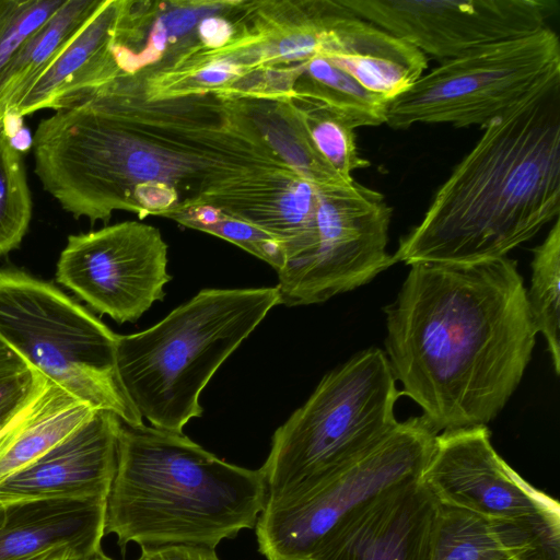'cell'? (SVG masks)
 I'll list each match as a JSON object with an SVG mask.
<instances>
[{
    "label": "cell",
    "mask_w": 560,
    "mask_h": 560,
    "mask_svg": "<svg viewBox=\"0 0 560 560\" xmlns=\"http://www.w3.org/2000/svg\"><path fill=\"white\" fill-rule=\"evenodd\" d=\"M230 102L214 93L151 98L138 75H118L39 121L35 173L63 210L94 223L136 212L150 187L183 206L230 179L288 166Z\"/></svg>",
    "instance_id": "6da1fadb"
},
{
    "label": "cell",
    "mask_w": 560,
    "mask_h": 560,
    "mask_svg": "<svg viewBox=\"0 0 560 560\" xmlns=\"http://www.w3.org/2000/svg\"><path fill=\"white\" fill-rule=\"evenodd\" d=\"M526 290L508 256L410 265L385 307V354L438 433L486 425L517 388L538 334Z\"/></svg>",
    "instance_id": "7a4b0ae2"
},
{
    "label": "cell",
    "mask_w": 560,
    "mask_h": 560,
    "mask_svg": "<svg viewBox=\"0 0 560 560\" xmlns=\"http://www.w3.org/2000/svg\"><path fill=\"white\" fill-rule=\"evenodd\" d=\"M560 213V75L489 122L399 240L396 262L506 257Z\"/></svg>",
    "instance_id": "3957f363"
},
{
    "label": "cell",
    "mask_w": 560,
    "mask_h": 560,
    "mask_svg": "<svg viewBox=\"0 0 560 560\" xmlns=\"http://www.w3.org/2000/svg\"><path fill=\"white\" fill-rule=\"evenodd\" d=\"M268 489L262 471L230 464L183 432L121 421L105 534L129 542L215 548L253 528Z\"/></svg>",
    "instance_id": "277c9868"
},
{
    "label": "cell",
    "mask_w": 560,
    "mask_h": 560,
    "mask_svg": "<svg viewBox=\"0 0 560 560\" xmlns=\"http://www.w3.org/2000/svg\"><path fill=\"white\" fill-rule=\"evenodd\" d=\"M279 304L276 287L202 289L152 327L118 335L122 387L154 428L183 432L220 365Z\"/></svg>",
    "instance_id": "5b68a950"
},
{
    "label": "cell",
    "mask_w": 560,
    "mask_h": 560,
    "mask_svg": "<svg viewBox=\"0 0 560 560\" xmlns=\"http://www.w3.org/2000/svg\"><path fill=\"white\" fill-rule=\"evenodd\" d=\"M117 337L54 284L0 269V339L48 383L127 424H142L118 375Z\"/></svg>",
    "instance_id": "8992f818"
},
{
    "label": "cell",
    "mask_w": 560,
    "mask_h": 560,
    "mask_svg": "<svg viewBox=\"0 0 560 560\" xmlns=\"http://www.w3.org/2000/svg\"><path fill=\"white\" fill-rule=\"evenodd\" d=\"M438 432L411 417L353 457L267 498L256 522L258 551L267 560H315L336 527L381 493L419 479Z\"/></svg>",
    "instance_id": "52a82bcc"
},
{
    "label": "cell",
    "mask_w": 560,
    "mask_h": 560,
    "mask_svg": "<svg viewBox=\"0 0 560 560\" xmlns=\"http://www.w3.org/2000/svg\"><path fill=\"white\" fill-rule=\"evenodd\" d=\"M400 395L380 348L362 350L328 372L271 438L270 452L260 467L268 497L382 439L398 422L395 405Z\"/></svg>",
    "instance_id": "ba28073f"
},
{
    "label": "cell",
    "mask_w": 560,
    "mask_h": 560,
    "mask_svg": "<svg viewBox=\"0 0 560 560\" xmlns=\"http://www.w3.org/2000/svg\"><path fill=\"white\" fill-rule=\"evenodd\" d=\"M557 75L559 37L545 27L443 60L388 102L385 124L393 129L417 124L485 128Z\"/></svg>",
    "instance_id": "9c48e42d"
},
{
    "label": "cell",
    "mask_w": 560,
    "mask_h": 560,
    "mask_svg": "<svg viewBox=\"0 0 560 560\" xmlns=\"http://www.w3.org/2000/svg\"><path fill=\"white\" fill-rule=\"evenodd\" d=\"M393 209L355 180L317 187L315 241L277 272L279 304L322 303L372 281L396 264L387 253Z\"/></svg>",
    "instance_id": "30bf717a"
},
{
    "label": "cell",
    "mask_w": 560,
    "mask_h": 560,
    "mask_svg": "<svg viewBox=\"0 0 560 560\" xmlns=\"http://www.w3.org/2000/svg\"><path fill=\"white\" fill-rule=\"evenodd\" d=\"M167 244L160 231L125 221L70 235L61 250L56 280L94 311L117 323L137 322L164 299Z\"/></svg>",
    "instance_id": "8fae6325"
},
{
    "label": "cell",
    "mask_w": 560,
    "mask_h": 560,
    "mask_svg": "<svg viewBox=\"0 0 560 560\" xmlns=\"http://www.w3.org/2000/svg\"><path fill=\"white\" fill-rule=\"evenodd\" d=\"M490 435L486 425L440 432L420 482L440 505L560 532L559 503L513 470Z\"/></svg>",
    "instance_id": "7c38bea8"
},
{
    "label": "cell",
    "mask_w": 560,
    "mask_h": 560,
    "mask_svg": "<svg viewBox=\"0 0 560 560\" xmlns=\"http://www.w3.org/2000/svg\"><path fill=\"white\" fill-rule=\"evenodd\" d=\"M355 16L443 60L547 27L555 0H340Z\"/></svg>",
    "instance_id": "4fadbf2b"
},
{
    "label": "cell",
    "mask_w": 560,
    "mask_h": 560,
    "mask_svg": "<svg viewBox=\"0 0 560 560\" xmlns=\"http://www.w3.org/2000/svg\"><path fill=\"white\" fill-rule=\"evenodd\" d=\"M121 420L95 413L34 462L0 480V504L107 500L117 468Z\"/></svg>",
    "instance_id": "5bb4252c"
},
{
    "label": "cell",
    "mask_w": 560,
    "mask_h": 560,
    "mask_svg": "<svg viewBox=\"0 0 560 560\" xmlns=\"http://www.w3.org/2000/svg\"><path fill=\"white\" fill-rule=\"evenodd\" d=\"M439 510L419 479L398 485L350 513L315 560H431Z\"/></svg>",
    "instance_id": "9a60e30c"
},
{
    "label": "cell",
    "mask_w": 560,
    "mask_h": 560,
    "mask_svg": "<svg viewBox=\"0 0 560 560\" xmlns=\"http://www.w3.org/2000/svg\"><path fill=\"white\" fill-rule=\"evenodd\" d=\"M192 202L210 205L277 237L284 244L285 262L305 254L315 241L317 186L291 167L230 179L187 203Z\"/></svg>",
    "instance_id": "2e32d148"
},
{
    "label": "cell",
    "mask_w": 560,
    "mask_h": 560,
    "mask_svg": "<svg viewBox=\"0 0 560 560\" xmlns=\"http://www.w3.org/2000/svg\"><path fill=\"white\" fill-rule=\"evenodd\" d=\"M317 55L388 101L412 86L428 67L427 56L412 44L342 4L323 30Z\"/></svg>",
    "instance_id": "e0dca14e"
},
{
    "label": "cell",
    "mask_w": 560,
    "mask_h": 560,
    "mask_svg": "<svg viewBox=\"0 0 560 560\" xmlns=\"http://www.w3.org/2000/svg\"><path fill=\"white\" fill-rule=\"evenodd\" d=\"M124 2L102 0L8 113L24 117L40 109H63L82 95L115 79L118 74L110 55V43Z\"/></svg>",
    "instance_id": "ac0fdd59"
},
{
    "label": "cell",
    "mask_w": 560,
    "mask_h": 560,
    "mask_svg": "<svg viewBox=\"0 0 560 560\" xmlns=\"http://www.w3.org/2000/svg\"><path fill=\"white\" fill-rule=\"evenodd\" d=\"M107 500L0 504V560H22L69 547L81 557L101 548Z\"/></svg>",
    "instance_id": "d6986e66"
},
{
    "label": "cell",
    "mask_w": 560,
    "mask_h": 560,
    "mask_svg": "<svg viewBox=\"0 0 560 560\" xmlns=\"http://www.w3.org/2000/svg\"><path fill=\"white\" fill-rule=\"evenodd\" d=\"M513 556L560 560V532L489 521L440 505L431 560H500Z\"/></svg>",
    "instance_id": "ffe728a7"
},
{
    "label": "cell",
    "mask_w": 560,
    "mask_h": 560,
    "mask_svg": "<svg viewBox=\"0 0 560 560\" xmlns=\"http://www.w3.org/2000/svg\"><path fill=\"white\" fill-rule=\"evenodd\" d=\"M95 411L59 386L47 383L0 435V480L56 446Z\"/></svg>",
    "instance_id": "44dd1931"
},
{
    "label": "cell",
    "mask_w": 560,
    "mask_h": 560,
    "mask_svg": "<svg viewBox=\"0 0 560 560\" xmlns=\"http://www.w3.org/2000/svg\"><path fill=\"white\" fill-rule=\"evenodd\" d=\"M230 100L271 150L315 186H343L354 180H345L322 158L300 112L289 97L246 96Z\"/></svg>",
    "instance_id": "7402d4cb"
},
{
    "label": "cell",
    "mask_w": 560,
    "mask_h": 560,
    "mask_svg": "<svg viewBox=\"0 0 560 560\" xmlns=\"http://www.w3.org/2000/svg\"><path fill=\"white\" fill-rule=\"evenodd\" d=\"M102 0H63L22 45L0 77V124L26 89L43 73L97 9Z\"/></svg>",
    "instance_id": "603a6c76"
},
{
    "label": "cell",
    "mask_w": 560,
    "mask_h": 560,
    "mask_svg": "<svg viewBox=\"0 0 560 560\" xmlns=\"http://www.w3.org/2000/svg\"><path fill=\"white\" fill-rule=\"evenodd\" d=\"M292 94L322 103L353 129L386 122L389 101L365 89L319 55L302 63Z\"/></svg>",
    "instance_id": "cb8c5ba5"
},
{
    "label": "cell",
    "mask_w": 560,
    "mask_h": 560,
    "mask_svg": "<svg viewBox=\"0 0 560 560\" xmlns=\"http://www.w3.org/2000/svg\"><path fill=\"white\" fill-rule=\"evenodd\" d=\"M526 299L537 332L548 346L556 374L560 373V220L553 221L544 242L533 250Z\"/></svg>",
    "instance_id": "d4e9b609"
},
{
    "label": "cell",
    "mask_w": 560,
    "mask_h": 560,
    "mask_svg": "<svg viewBox=\"0 0 560 560\" xmlns=\"http://www.w3.org/2000/svg\"><path fill=\"white\" fill-rule=\"evenodd\" d=\"M165 218L229 241L266 261L277 272L285 262V247L280 240L210 205L187 203L171 211Z\"/></svg>",
    "instance_id": "484cf974"
},
{
    "label": "cell",
    "mask_w": 560,
    "mask_h": 560,
    "mask_svg": "<svg viewBox=\"0 0 560 560\" xmlns=\"http://www.w3.org/2000/svg\"><path fill=\"white\" fill-rule=\"evenodd\" d=\"M289 98L300 112L316 150L340 177L352 182L354 171L370 165L360 156L354 129L345 119L317 101L294 94Z\"/></svg>",
    "instance_id": "4316f807"
},
{
    "label": "cell",
    "mask_w": 560,
    "mask_h": 560,
    "mask_svg": "<svg viewBox=\"0 0 560 560\" xmlns=\"http://www.w3.org/2000/svg\"><path fill=\"white\" fill-rule=\"evenodd\" d=\"M32 197L22 154L0 127V256L20 246L32 219Z\"/></svg>",
    "instance_id": "83f0119b"
},
{
    "label": "cell",
    "mask_w": 560,
    "mask_h": 560,
    "mask_svg": "<svg viewBox=\"0 0 560 560\" xmlns=\"http://www.w3.org/2000/svg\"><path fill=\"white\" fill-rule=\"evenodd\" d=\"M63 0H0V77L22 47Z\"/></svg>",
    "instance_id": "f1b7e54d"
},
{
    "label": "cell",
    "mask_w": 560,
    "mask_h": 560,
    "mask_svg": "<svg viewBox=\"0 0 560 560\" xmlns=\"http://www.w3.org/2000/svg\"><path fill=\"white\" fill-rule=\"evenodd\" d=\"M47 381L32 369L0 380V435L45 389Z\"/></svg>",
    "instance_id": "f546056e"
},
{
    "label": "cell",
    "mask_w": 560,
    "mask_h": 560,
    "mask_svg": "<svg viewBox=\"0 0 560 560\" xmlns=\"http://www.w3.org/2000/svg\"><path fill=\"white\" fill-rule=\"evenodd\" d=\"M241 2L237 4L235 1L230 9L200 20L195 30L194 46L197 49L211 51L229 45L236 35V16Z\"/></svg>",
    "instance_id": "4dcf8cb0"
},
{
    "label": "cell",
    "mask_w": 560,
    "mask_h": 560,
    "mask_svg": "<svg viewBox=\"0 0 560 560\" xmlns=\"http://www.w3.org/2000/svg\"><path fill=\"white\" fill-rule=\"evenodd\" d=\"M137 560H220L215 548L203 545L172 544L142 546Z\"/></svg>",
    "instance_id": "1f68e13d"
},
{
    "label": "cell",
    "mask_w": 560,
    "mask_h": 560,
    "mask_svg": "<svg viewBox=\"0 0 560 560\" xmlns=\"http://www.w3.org/2000/svg\"><path fill=\"white\" fill-rule=\"evenodd\" d=\"M28 366L0 339V380L20 374Z\"/></svg>",
    "instance_id": "d6a6232c"
},
{
    "label": "cell",
    "mask_w": 560,
    "mask_h": 560,
    "mask_svg": "<svg viewBox=\"0 0 560 560\" xmlns=\"http://www.w3.org/2000/svg\"><path fill=\"white\" fill-rule=\"evenodd\" d=\"M81 558L83 557L69 547H58L22 560H78Z\"/></svg>",
    "instance_id": "836d02e7"
},
{
    "label": "cell",
    "mask_w": 560,
    "mask_h": 560,
    "mask_svg": "<svg viewBox=\"0 0 560 560\" xmlns=\"http://www.w3.org/2000/svg\"><path fill=\"white\" fill-rule=\"evenodd\" d=\"M78 560H113L112 558H109L108 556H106L102 549L89 555V556H85L81 559H78Z\"/></svg>",
    "instance_id": "e575fe53"
},
{
    "label": "cell",
    "mask_w": 560,
    "mask_h": 560,
    "mask_svg": "<svg viewBox=\"0 0 560 560\" xmlns=\"http://www.w3.org/2000/svg\"><path fill=\"white\" fill-rule=\"evenodd\" d=\"M500 560H536V559L528 557V556H513V557H508V558H503Z\"/></svg>",
    "instance_id": "d590c367"
}]
</instances>
